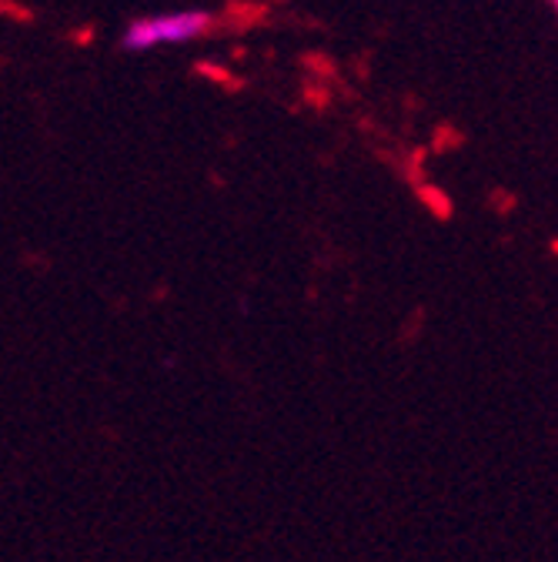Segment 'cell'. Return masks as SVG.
Returning <instances> with one entry per match:
<instances>
[{
  "instance_id": "7a4b0ae2",
  "label": "cell",
  "mask_w": 558,
  "mask_h": 562,
  "mask_svg": "<svg viewBox=\"0 0 558 562\" xmlns=\"http://www.w3.org/2000/svg\"><path fill=\"white\" fill-rule=\"evenodd\" d=\"M548 4H555V0H548Z\"/></svg>"
},
{
  "instance_id": "6da1fadb",
  "label": "cell",
  "mask_w": 558,
  "mask_h": 562,
  "mask_svg": "<svg viewBox=\"0 0 558 562\" xmlns=\"http://www.w3.org/2000/svg\"><path fill=\"white\" fill-rule=\"evenodd\" d=\"M212 27H215V14H207V11L158 14V18L134 21V24L124 31L121 47H124L127 54H145V50L161 47V44H187V41H194V37H204Z\"/></svg>"
}]
</instances>
